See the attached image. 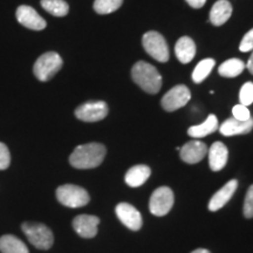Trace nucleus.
Here are the masks:
<instances>
[{
	"instance_id": "nucleus-1",
	"label": "nucleus",
	"mask_w": 253,
	"mask_h": 253,
	"mask_svg": "<svg viewBox=\"0 0 253 253\" xmlns=\"http://www.w3.org/2000/svg\"><path fill=\"white\" fill-rule=\"evenodd\" d=\"M106 153V147L101 143L82 144L73 151L69 163L77 169H93L103 162Z\"/></svg>"
},
{
	"instance_id": "nucleus-2",
	"label": "nucleus",
	"mask_w": 253,
	"mask_h": 253,
	"mask_svg": "<svg viewBox=\"0 0 253 253\" xmlns=\"http://www.w3.org/2000/svg\"><path fill=\"white\" fill-rule=\"evenodd\" d=\"M131 78L138 87L149 94H157L162 87V77L150 63L138 61L131 68Z\"/></svg>"
},
{
	"instance_id": "nucleus-3",
	"label": "nucleus",
	"mask_w": 253,
	"mask_h": 253,
	"mask_svg": "<svg viewBox=\"0 0 253 253\" xmlns=\"http://www.w3.org/2000/svg\"><path fill=\"white\" fill-rule=\"evenodd\" d=\"M21 229H23L31 244L36 246L37 249L48 250L52 248L53 243H54V237H53V233L49 230V227L41 223L26 221L21 225Z\"/></svg>"
},
{
	"instance_id": "nucleus-4",
	"label": "nucleus",
	"mask_w": 253,
	"mask_h": 253,
	"mask_svg": "<svg viewBox=\"0 0 253 253\" xmlns=\"http://www.w3.org/2000/svg\"><path fill=\"white\" fill-rule=\"evenodd\" d=\"M62 59L58 53L47 52L42 54L34 63L33 72L38 80L49 81L62 67Z\"/></svg>"
},
{
	"instance_id": "nucleus-5",
	"label": "nucleus",
	"mask_w": 253,
	"mask_h": 253,
	"mask_svg": "<svg viewBox=\"0 0 253 253\" xmlns=\"http://www.w3.org/2000/svg\"><path fill=\"white\" fill-rule=\"evenodd\" d=\"M56 198L68 208H81L89 203V195L84 188L74 184H65L56 189Z\"/></svg>"
},
{
	"instance_id": "nucleus-6",
	"label": "nucleus",
	"mask_w": 253,
	"mask_h": 253,
	"mask_svg": "<svg viewBox=\"0 0 253 253\" xmlns=\"http://www.w3.org/2000/svg\"><path fill=\"white\" fill-rule=\"evenodd\" d=\"M142 43H143L145 52L158 62H167L169 60L170 55L168 43L164 37L158 32L150 31L145 33L142 38Z\"/></svg>"
},
{
	"instance_id": "nucleus-7",
	"label": "nucleus",
	"mask_w": 253,
	"mask_h": 253,
	"mask_svg": "<svg viewBox=\"0 0 253 253\" xmlns=\"http://www.w3.org/2000/svg\"><path fill=\"white\" fill-rule=\"evenodd\" d=\"M173 205V192L168 186H160L153 192L149 202V210L154 216L162 217L171 210Z\"/></svg>"
},
{
	"instance_id": "nucleus-8",
	"label": "nucleus",
	"mask_w": 253,
	"mask_h": 253,
	"mask_svg": "<svg viewBox=\"0 0 253 253\" xmlns=\"http://www.w3.org/2000/svg\"><path fill=\"white\" fill-rule=\"evenodd\" d=\"M108 115V106L103 101H90L75 109V116L84 122H97Z\"/></svg>"
},
{
	"instance_id": "nucleus-9",
	"label": "nucleus",
	"mask_w": 253,
	"mask_h": 253,
	"mask_svg": "<svg viewBox=\"0 0 253 253\" xmlns=\"http://www.w3.org/2000/svg\"><path fill=\"white\" fill-rule=\"evenodd\" d=\"M191 99V93L184 84H178L171 88L162 97L161 104L166 112H175V110L184 107Z\"/></svg>"
},
{
	"instance_id": "nucleus-10",
	"label": "nucleus",
	"mask_w": 253,
	"mask_h": 253,
	"mask_svg": "<svg viewBox=\"0 0 253 253\" xmlns=\"http://www.w3.org/2000/svg\"><path fill=\"white\" fill-rule=\"evenodd\" d=\"M119 219L123 225L132 231H138L142 226V217L140 211L129 203H120L115 209Z\"/></svg>"
},
{
	"instance_id": "nucleus-11",
	"label": "nucleus",
	"mask_w": 253,
	"mask_h": 253,
	"mask_svg": "<svg viewBox=\"0 0 253 253\" xmlns=\"http://www.w3.org/2000/svg\"><path fill=\"white\" fill-rule=\"evenodd\" d=\"M17 20L24 27L33 31H42L46 27V21L31 6L21 5L17 9Z\"/></svg>"
},
{
	"instance_id": "nucleus-12",
	"label": "nucleus",
	"mask_w": 253,
	"mask_h": 253,
	"mask_svg": "<svg viewBox=\"0 0 253 253\" xmlns=\"http://www.w3.org/2000/svg\"><path fill=\"white\" fill-rule=\"evenodd\" d=\"M100 219L91 214H80L73 220V227L75 232L82 238H93L97 233V225Z\"/></svg>"
},
{
	"instance_id": "nucleus-13",
	"label": "nucleus",
	"mask_w": 253,
	"mask_h": 253,
	"mask_svg": "<svg viewBox=\"0 0 253 253\" xmlns=\"http://www.w3.org/2000/svg\"><path fill=\"white\" fill-rule=\"evenodd\" d=\"M181 158L185 163L196 164L201 162L208 154L207 144L201 141H190L179 149Z\"/></svg>"
},
{
	"instance_id": "nucleus-14",
	"label": "nucleus",
	"mask_w": 253,
	"mask_h": 253,
	"mask_svg": "<svg viewBox=\"0 0 253 253\" xmlns=\"http://www.w3.org/2000/svg\"><path fill=\"white\" fill-rule=\"evenodd\" d=\"M238 182L236 179H231L220 190H218L212 196V198L209 202V210L210 211H218L230 201L233 194L236 192Z\"/></svg>"
},
{
	"instance_id": "nucleus-15",
	"label": "nucleus",
	"mask_w": 253,
	"mask_h": 253,
	"mask_svg": "<svg viewBox=\"0 0 253 253\" xmlns=\"http://www.w3.org/2000/svg\"><path fill=\"white\" fill-rule=\"evenodd\" d=\"M209 151V166L212 171H219L226 166L229 150L221 142H214Z\"/></svg>"
},
{
	"instance_id": "nucleus-16",
	"label": "nucleus",
	"mask_w": 253,
	"mask_h": 253,
	"mask_svg": "<svg viewBox=\"0 0 253 253\" xmlns=\"http://www.w3.org/2000/svg\"><path fill=\"white\" fill-rule=\"evenodd\" d=\"M253 129V119L251 118L248 121H239L236 119H227L226 121L221 123L219 131L224 136H235V135H245L249 134Z\"/></svg>"
},
{
	"instance_id": "nucleus-17",
	"label": "nucleus",
	"mask_w": 253,
	"mask_h": 253,
	"mask_svg": "<svg viewBox=\"0 0 253 253\" xmlns=\"http://www.w3.org/2000/svg\"><path fill=\"white\" fill-rule=\"evenodd\" d=\"M232 14V6L227 0H218L210 12V23L213 26H221L229 20Z\"/></svg>"
},
{
	"instance_id": "nucleus-18",
	"label": "nucleus",
	"mask_w": 253,
	"mask_h": 253,
	"mask_svg": "<svg viewBox=\"0 0 253 253\" xmlns=\"http://www.w3.org/2000/svg\"><path fill=\"white\" fill-rule=\"evenodd\" d=\"M151 170L148 166H143V164H140V166L131 167L130 169L128 170L126 173L125 181L126 184L131 188H137V186L143 185L147 179L150 177Z\"/></svg>"
},
{
	"instance_id": "nucleus-19",
	"label": "nucleus",
	"mask_w": 253,
	"mask_h": 253,
	"mask_svg": "<svg viewBox=\"0 0 253 253\" xmlns=\"http://www.w3.org/2000/svg\"><path fill=\"white\" fill-rule=\"evenodd\" d=\"M175 53L177 59L182 63H189L192 61L196 54V45L194 40L189 37H182L177 41L175 46Z\"/></svg>"
},
{
	"instance_id": "nucleus-20",
	"label": "nucleus",
	"mask_w": 253,
	"mask_h": 253,
	"mask_svg": "<svg viewBox=\"0 0 253 253\" xmlns=\"http://www.w3.org/2000/svg\"><path fill=\"white\" fill-rule=\"evenodd\" d=\"M218 129V120L216 115H209L208 119L202 125L190 126L188 129V135L194 138H202L205 136L212 134Z\"/></svg>"
},
{
	"instance_id": "nucleus-21",
	"label": "nucleus",
	"mask_w": 253,
	"mask_h": 253,
	"mask_svg": "<svg viewBox=\"0 0 253 253\" xmlns=\"http://www.w3.org/2000/svg\"><path fill=\"white\" fill-rule=\"evenodd\" d=\"M1 253H30L27 246L13 235H5L0 238Z\"/></svg>"
},
{
	"instance_id": "nucleus-22",
	"label": "nucleus",
	"mask_w": 253,
	"mask_h": 253,
	"mask_svg": "<svg viewBox=\"0 0 253 253\" xmlns=\"http://www.w3.org/2000/svg\"><path fill=\"white\" fill-rule=\"evenodd\" d=\"M245 63L239 59H230L224 61L218 68L219 75L224 78H236L245 69Z\"/></svg>"
},
{
	"instance_id": "nucleus-23",
	"label": "nucleus",
	"mask_w": 253,
	"mask_h": 253,
	"mask_svg": "<svg viewBox=\"0 0 253 253\" xmlns=\"http://www.w3.org/2000/svg\"><path fill=\"white\" fill-rule=\"evenodd\" d=\"M41 6L54 17H65L69 12V6L65 0H41Z\"/></svg>"
},
{
	"instance_id": "nucleus-24",
	"label": "nucleus",
	"mask_w": 253,
	"mask_h": 253,
	"mask_svg": "<svg viewBox=\"0 0 253 253\" xmlns=\"http://www.w3.org/2000/svg\"><path fill=\"white\" fill-rule=\"evenodd\" d=\"M216 65L213 59H204L202 60L201 62L196 66V68L192 72V80H194L195 84H201L203 82L205 79L209 77L212 68Z\"/></svg>"
},
{
	"instance_id": "nucleus-25",
	"label": "nucleus",
	"mask_w": 253,
	"mask_h": 253,
	"mask_svg": "<svg viewBox=\"0 0 253 253\" xmlns=\"http://www.w3.org/2000/svg\"><path fill=\"white\" fill-rule=\"evenodd\" d=\"M123 0H95L94 9L99 14H109L121 7Z\"/></svg>"
},
{
	"instance_id": "nucleus-26",
	"label": "nucleus",
	"mask_w": 253,
	"mask_h": 253,
	"mask_svg": "<svg viewBox=\"0 0 253 253\" xmlns=\"http://www.w3.org/2000/svg\"><path fill=\"white\" fill-rule=\"evenodd\" d=\"M240 104L249 107L253 103V82H246L239 93Z\"/></svg>"
},
{
	"instance_id": "nucleus-27",
	"label": "nucleus",
	"mask_w": 253,
	"mask_h": 253,
	"mask_svg": "<svg viewBox=\"0 0 253 253\" xmlns=\"http://www.w3.org/2000/svg\"><path fill=\"white\" fill-rule=\"evenodd\" d=\"M232 114L233 119L239 120V121H248V120L251 119L249 108L246 106H243V104H237V106L233 107Z\"/></svg>"
},
{
	"instance_id": "nucleus-28",
	"label": "nucleus",
	"mask_w": 253,
	"mask_h": 253,
	"mask_svg": "<svg viewBox=\"0 0 253 253\" xmlns=\"http://www.w3.org/2000/svg\"><path fill=\"white\" fill-rule=\"evenodd\" d=\"M11 164V154L7 145L0 142V170L7 169Z\"/></svg>"
},
{
	"instance_id": "nucleus-29",
	"label": "nucleus",
	"mask_w": 253,
	"mask_h": 253,
	"mask_svg": "<svg viewBox=\"0 0 253 253\" xmlns=\"http://www.w3.org/2000/svg\"><path fill=\"white\" fill-rule=\"evenodd\" d=\"M244 216L246 218L253 217V184L250 186L244 202Z\"/></svg>"
},
{
	"instance_id": "nucleus-30",
	"label": "nucleus",
	"mask_w": 253,
	"mask_h": 253,
	"mask_svg": "<svg viewBox=\"0 0 253 253\" xmlns=\"http://www.w3.org/2000/svg\"><path fill=\"white\" fill-rule=\"evenodd\" d=\"M239 49L242 52H250V50L253 49V28L250 30L248 33L245 34L244 38H243L242 42L239 45Z\"/></svg>"
},
{
	"instance_id": "nucleus-31",
	"label": "nucleus",
	"mask_w": 253,
	"mask_h": 253,
	"mask_svg": "<svg viewBox=\"0 0 253 253\" xmlns=\"http://www.w3.org/2000/svg\"><path fill=\"white\" fill-rule=\"evenodd\" d=\"M186 2L192 8H202L205 5V2H207V0H186Z\"/></svg>"
},
{
	"instance_id": "nucleus-32",
	"label": "nucleus",
	"mask_w": 253,
	"mask_h": 253,
	"mask_svg": "<svg viewBox=\"0 0 253 253\" xmlns=\"http://www.w3.org/2000/svg\"><path fill=\"white\" fill-rule=\"evenodd\" d=\"M246 67H248V69H249V72L251 73V74L253 75V53H252V55L250 56V59H249V61H248V63H246Z\"/></svg>"
},
{
	"instance_id": "nucleus-33",
	"label": "nucleus",
	"mask_w": 253,
	"mask_h": 253,
	"mask_svg": "<svg viewBox=\"0 0 253 253\" xmlns=\"http://www.w3.org/2000/svg\"><path fill=\"white\" fill-rule=\"evenodd\" d=\"M191 253H211V252L208 251V250H205V249H197V250H195V251H192Z\"/></svg>"
}]
</instances>
